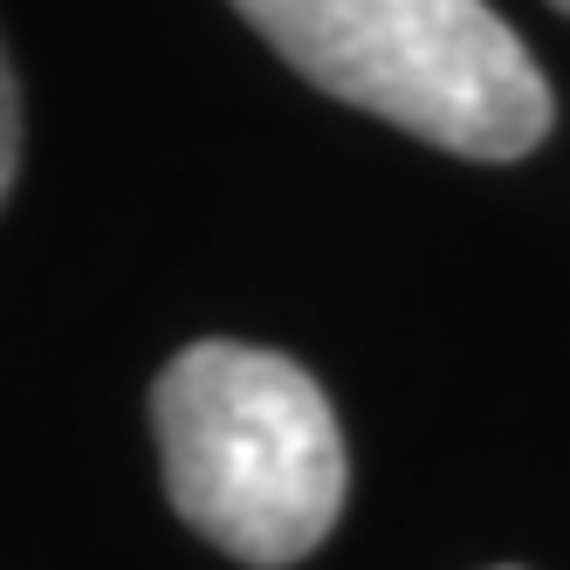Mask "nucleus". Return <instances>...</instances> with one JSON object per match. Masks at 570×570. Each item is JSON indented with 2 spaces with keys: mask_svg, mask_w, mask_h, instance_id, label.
<instances>
[{
  "mask_svg": "<svg viewBox=\"0 0 570 570\" xmlns=\"http://www.w3.org/2000/svg\"><path fill=\"white\" fill-rule=\"evenodd\" d=\"M262 42L385 125L461 158H522L550 138V83L488 0H234Z\"/></svg>",
  "mask_w": 570,
  "mask_h": 570,
  "instance_id": "2",
  "label": "nucleus"
},
{
  "mask_svg": "<svg viewBox=\"0 0 570 570\" xmlns=\"http://www.w3.org/2000/svg\"><path fill=\"white\" fill-rule=\"evenodd\" d=\"M21 179V83L14 69L0 76V193H14Z\"/></svg>",
  "mask_w": 570,
  "mask_h": 570,
  "instance_id": "3",
  "label": "nucleus"
},
{
  "mask_svg": "<svg viewBox=\"0 0 570 570\" xmlns=\"http://www.w3.org/2000/svg\"><path fill=\"white\" fill-rule=\"evenodd\" d=\"M166 495L186 529L255 570L303 563L344 515V433L296 357L207 337L151 385Z\"/></svg>",
  "mask_w": 570,
  "mask_h": 570,
  "instance_id": "1",
  "label": "nucleus"
},
{
  "mask_svg": "<svg viewBox=\"0 0 570 570\" xmlns=\"http://www.w3.org/2000/svg\"><path fill=\"white\" fill-rule=\"evenodd\" d=\"M502 570H515V563H502Z\"/></svg>",
  "mask_w": 570,
  "mask_h": 570,
  "instance_id": "5",
  "label": "nucleus"
},
{
  "mask_svg": "<svg viewBox=\"0 0 570 570\" xmlns=\"http://www.w3.org/2000/svg\"><path fill=\"white\" fill-rule=\"evenodd\" d=\"M550 8H563V14H570V0H550Z\"/></svg>",
  "mask_w": 570,
  "mask_h": 570,
  "instance_id": "4",
  "label": "nucleus"
}]
</instances>
